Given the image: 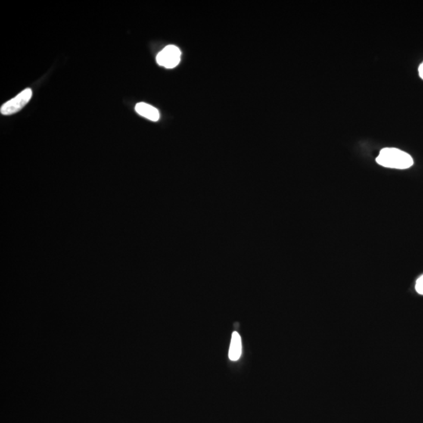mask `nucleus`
Instances as JSON below:
<instances>
[{
	"label": "nucleus",
	"mask_w": 423,
	"mask_h": 423,
	"mask_svg": "<svg viewBox=\"0 0 423 423\" xmlns=\"http://www.w3.org/2000/svg\"><path fill=\"white\" fill-rule=\"evenodd\" d=\"M376 162L383 167L396 169H408L414 164L412 156L394 147L382 149L376 158Z\"/></svg>",
	"instance_id": "obj_1"
},
{
	"label": "nucleus",
	"mask_w": 423,
	"mask_h": 423,
	"mask_svg": "<svg viewBox=\"0 0 423 423\" xmlns=\"http://www.w3.org/2000/svg\"><path fill=\"white\" fill-rule=\"evenodd\" d=\"M418 75H419L420 78L423 79V62L418 68Z\"/></svg>",
	"instance_id": "obj_7"
},
{
	"label": "nucleus",
	"mask_w": 423,
	"mask_h": 423,
	"mask_svg": "<svg viewBox=\"0 0 423 423\" xmlns=\"http://www.w3.org/2000/svg\"><path fill=\"white\" fill-rule=\"evenodd\" d=\"M135 110L140 116L153 122H157L160 118L159 110L147 103H138L136 105Z\"/></svg>",
	"instance_id": "obj_4"
},
{
	"label": "nucleus",
	"mask_w": 423,
	"mask_h": 423,
	"mask_svg": "<svg viewBox=\"0 0 423 423\" xmlns=\"http://www.w3.org/2000/svg\"><path fill=\"white\" fill-rule=\"evenodd\" d=\"M415 290H416L417 293L420 295H423V275H421L416 281V284H415Z\"/></svg>",
	"instance_id": "obj_6"
},
{
	"label": "nucleus",
	"mask_w": 423,
	"mask_h": 423,
	"mask_svg": "<svg viewBox=\"0 0 423 423\" xmlns=\"http://www.w3.org/2000/svg\"><path fill=\"white\" fill-rule=\"evenodd\" d=\"M32 96V91L30 88L24 90L18 95L3 104L0 113L4 116H10L18 113L30 101Z\"/></svg>",
	"instance_id": "obj_2"
},
{
	"label": "nucleus",
	"mask_w": 423,
	"mask_h": 423,
	"mask_svg": "<svg viewBox=\"0 0 423 423\" xmlns=\"http://www.w3.org/2000/svg\"><path fill=\"white\" fill-rule=\"evenodd\" d=\"M242 345H241V337L237 331H234L231 338V346L229 349V358L236 362L239 359L242 351Z\"/></svg>",
	"instance_id": "obj_5"
},
{
	"label": "nucleus",
	"mask_w": 423,
	"mask_h": 423,
	"mask_svg": "<svg viewBox=\"0 0 423 423\" xmlns=\"http://www.w3.org/2000/svg\"><path fill=\"white\" fill-rule=\"evenodd\" d=\"M181 51L177 47L167 46L161 51L156 57L158 64L166 69H173L181 62Z\"/></svg>",
	"instance_id": "obj_3"
}]
</instances>
